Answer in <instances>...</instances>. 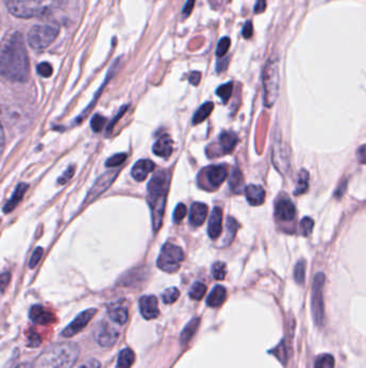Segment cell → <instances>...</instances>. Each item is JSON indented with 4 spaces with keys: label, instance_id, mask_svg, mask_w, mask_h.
Here are the masks:
<instances>
[{
    "label": "cell",
    "instance_id": "ba28073f",
    "mask_svg": "<svg viewBox=\"0 0 366 368\" xmlns=\"http://www.w3.org/2000/svg\"><path fill=\"white\" fill-rule=\"evenodd\" d=\"M325 276L318 273L314 277L312 289V312L317 326H321L324 322V303H323V286Z\"/></svg>",
    "mask_w": 366,
    "mask_h": 368
},
{
    "label": "cell",
    "instance_id": "681fc988",
    "mask_svg": "<svg viewBox=\"0 0 366 368\" xmlns=\"http://www.w3.org/2000/svg\"><path fill=\"white\" fill-rule=\"evenodd\" d=\"M195 8V0H187V3L185 4L184 6V9H182V17H188L190 15V13L192 12V10H194Z\"/></svg>",
    "mask_w": 366,
    "mask_h": 368
},
{
    "label": "cell",
    "instance_id": "ffe728a7",
    "mask_svg": "<svg viewBox=\"0 0 366 368\" xmlns=\"http://www.w3.org/2000/svg\"><path fill=\"white\" fill-rule=\"evenodd\" d=\"M207 206L202 203L192 204L189 215V222L192 226L198 227L204 223L207 215Z\"/></svg>",
    "mask_w": 366,
    "mask_h": 368
},
{
    "label": "cell",
    "instance_id": "2e32d148",
    "mask_svg": "<svg viewBox=\"0 0 366 368\" xmlns=\"http://www.w3.org/2000/svg\"><path fill=\"white\" fill-rule=\"evenodd\" d=\"M108 317L115 323L120 325H124L128 321V309L123 300L112 303L107 307Z\"/></svg>",
    "mask_w": 366,
    "mask_h": 368
},
{
    "label": "cell",
    "instance_id": "b9f144b4",
    "mask_svg": "<svg viewBox=\"0 0 366 368\" xmlns=\"http://www.w3.org/2000/svg\"><path fill=\"white\" fill-rule=\"evenodd\" d=\"M236 230H237V222L233 218H228V220H227V232H228L227 238H229V236H230V242L234 238V236L236 234ZM226 244L228 245V240L226 241Z\"/></svg>",
    "mask_w": 366,
    "mask_h": 368
},
{
    "label": "cell",
    "instance_id": "3957f363",
    "mask_svg": "<svg viewBox=\"0 0 366 368\" xmlns=\"http://www.w3.org/2000/svg\"><path fill=\"white\" fill-rule=\"evenodd\" d=\"M79 356L76 344H58L49 347L36 360L35 368H72Z\"/></svg>",
    "mask_w": 366,
    "mask_h": 368
},
{
    "label": "cell",
    "instance_id": "74e56055",
    "mask_svg": "<svg viewBox=\"0 0 366 368\" xmlns=\"http://www.w3.org/2000/svg\"><path fill=\"white\" fill-rule=\"evenodd\" d=\"M105 123H106L105 118H103V116L100 114H96V115H94V118L91 119V122H90L91 129H93L95 132H100L103 129Z\"/></svg>",
    "mask_w": 366,
    "mask_h": 368
},
{
    "label": "cell",
    "instance_id": "680465c9",
    "mask_svg": "<svg viewBox=\"0 0 366 368\" xmlns=\"http://www.w3.org/2000/svg\"><path fill=\"white\" fill-rule=\"evenodd\" d=\"M4 148H5V132H4L2 124H0V155L3 154Z\"/></svg>",
    "mask_w": 366,
    "mask_h": 368
},
{
    "label": "cell",
    "instance_id": "bcb514c9",
    "mask_svg": "<svg viewBox=\"0 0 366 368\" xmlns=\"http://www.w3.org/2000/svg\"><path fill=\"white\" fill-rule=\"evenodd\" d=\"M27 337H28V346L29 347H38L41 344V338L40 336L35 333L34 330H29L28 334H27Z\"/></svg>",
    "mask_w": 366,
    "mask_h": 368
},
{
    "label": "cell",
    "instance_id": "1f68e13d",
    "mask_svg": "<svg viewBox=\"0 0 366 368\" xmlns=\"http://www.w3.org/2000/svg\"><path fill=\"white\" fill-rule=\"evenodd\" d=\"M206 292V286L201 283V282H196L192 284V286L189 290V296L191 299L194 300H200L203 298V296L205 295Z\"/></svg>",
    "mask_w": 366,
    "mask_h": 368
},
{
    "label": "cell",
    "instance_id": "e575fe53",
    "mask_svg": "<svg viewBox=\"0 0 366 368\" xmlns=\"http://www.w3.org/2000/svg\"><path fill=\"white\" fill-rule=\"evenodd\" d=\"M305 262L302 259V261L298 262L296 267H295V280L297 283L302 284L304 282L305 279Z\"/></svg>",
    "mask_w": 366,
    "mask_h": 368
},
{
    "label": "cell",
    "instance_id": "7dc6e473",
    "mask_svg": "<svg viewBox=\"0 0 366 368\" xmlns=\"http://www.w3.org/2000/svg\"><path fill=\"white\" fill-rule=\"evenodd\" d=\"M253 34V27H252V23L251 21H247L245 23V25L243 26L242 29V35L245 39H250L252 37Z\"/></svg>",
    "mask_w": 366,
    "mask_h": 368
},
{
    "label": "cell",
    "instance_id": "db71d44e",
    "mask_svg": "<svg viewBox=\"0 0 366 368\" xmlns=\"http://www.w3.org/2000/svg\"><path fill=\"white\" fill-rule=\"evenodd\" d=\"M200 80H201V74L199 71H192L189 76V82L192 85H198L200 83Z\"/></svg>",
    "mask_w": 366,
    "mask_h": 368
},
{
    "label": "cell",
    "instance_id": "f1b7e54d",
    "mask_svg": "<svg viewBox=\"0 0 366 368\" xmlns=\"http://www.w3.org/2000/svg\"><path fill=\"white\" fill-rule=\"evenodd\" d=\"M134 353L131 349H124L117 358L116 368H130L134 362Z\"/></svg>",
    "mask_w": 366,
    "mask_h": 368
},
{
    "label": "cell",
    "instance_id": "277c9868",
    "mask_svg": "<svg viewBox=\"0 0 366 368\" xmlns=\"http://www.w3.org/2000/svg\"><path fill=\"white\" fill-rule=\"evenodd\" d=\"M263 98L265 107L271 108L275 104L279 93V57L273 54L265 62L263 69Z\"/></svg>",
    "mask_w": 366,
    "mask_h": 368
},
{
    "label": "cell",
    "instance_id": "9c48e42d",
    "mask_svg": "<svg viewBox=\"0 0 366 368\" xmlns=\"http://www.w3.org/2000/svg\"><path fill=\"white\" fill-rule=\"evenodd\" d=\"M97 309L95 308H90L87 310H84L83 312H81L80 315L73 320L70 324L61 331V336L63 337H72L77 335L78 333L83 329L88 323L90 322V320L94 318V316L96 315Z\"/></svg>",
    "mask_w": 366,
    "mask_h": 368
},
{
    "label": "cell",
    "instance_id": "4fadbf2b",
    "mask_svg": "<svg viewBox=\"0 0 366 368\" xmlns=\"http://www.w3.org/2000/svg\"><path fill=\"white\" fill-rule=\"evenodd\" d=\"M118 339L117 330L112 328L107 323H101L96 334L97 343L101 347H111Z\"/></svg>",
    "mask_w": 366,
    "mask_h": 368
},
{
    "label": "cell",
    "instance_id": "f35d334b",
    "mask_svg": "<svg viewBox=\"0 0 366 368\" xmlns=\"http://www.w3.org/2000/svg\"><path fill=\"white\" fill-rule=\"evenodd\" d=\"M212 275L216 280H224L226 277V265L222 262H217L212 267Z\"/></svg>",
    "mask_w": 366,
    "mask_h": 368
},
{
    "label": "cell",
    "instance_id": "f546056e",
    "mask_svg": "<svg viewBox=\"0 0 366 368\" xmlns=\"http://www.w3.org/2000/svg\"><path fill=\"white\" fill-rule=\"evenodd\" d=\"M308 182H309V174L307 170L302 169L298 176L297 187L294 192L295 195L304 194L308 190Z\"/></svg>",
    "mask_w": 366,
    "mask_h": 368
},
{
    "label": "cell",
    "instance_id": "603a6c76",
    "mask_svg": "<svg viewBox=\"0 0 366 368\" xmlns=\"http://www.w3.org/2000/svg\"><path fill=\"white\" fill-rule=\"evenodd\" d=\"M227 298V290L226 288H224L223 285H216L215 288L212 290V292L209 293V295L207 296L206 299V304L207 306L209 307H219L225 303Z\"/></svg>",
    "mask_w": 366,
    "mask_h": 368
},
{
    "label": "cell",
    "instance_id": "8992f818",
    "mask_svg": "<svg viewBox=\"0 0 366 368\" xmlns=\"http://www.w3.org/2000/svg\"><path fill=\"white\" fill-rule=\"evenodd\" d=\"M59 35V27L51 24H39L32 26L27 34V42L33 50H44L56 40Z\"/></svg>",
    "mask_w": 366,
    "mask_h": 368
},
{
    "label": "cell",
    "instance_id": "4316f807",
    "mask_svg": "<svg viewBox=\"0 0 366 368\" xmlns=\"http://www.w3.org/2000/svg\"><path fill=\"white\" fill-rule=\"evenodd\" d=\"M213 109H214L213 103L206 102L205 104H203L195 113L194 119H192V124L197 125V124H200L201 122H203L204 120H206L208 118V115L212 113Z\"/></svg>",
    "mask_w": 366,
    "mask_h": 368
},
{
    "label": "cell",
    "instance_id": "f5cc1de1",
    "mask_svg": "<svg viewBox=\"0 0 366 368\" xmlns=\"http://www.w3.org/2000/svg\"><path fill=\"white\" fill-rule=\"evenodd\" d=\"M228 62H229V58L228 57H225V58H222L221 60L217 61V65H216V71L219 74V73H223V71H225L227 69V66H228Z\"/></svg>",
    "mask_w": 366,
    "mask_h": 368
},
{
    "label": "cell",
    "instance_id": "91938a15",
    "mask_svg": "<svg viewBox=\"0 0 366 368\" xmlns=\"http://www.w3.org/2000/svg\"><path fill=\"white\" fill-rule=\"evenodd\" d=\"M360 153H361V161L362 163H364V147L363 146L360 149Z\"/></svg>",
    "mask_w": 366,
    "mask_h": 368
},
{
    "label": "cell",
    "instance_id": "60d3db41",
    "mask_svg": "<svg viewBox=\"0 0 366 368\" xmlns=\"http://www.w3.org/2000/svg\"><path fill=\"white\" fill-rule=\"evenodd\" d=\"M36 71H38V74L41 77L50 78L53 74V67L51 66L50 62L43 61V62H40V64L36 66Z\"/></svg>",
    "mask_w": 366,
    "mask_h": 368
},
{
    "label": "cell",
    "instance_id": "d4e9b609",
    "mask_svg": "<svg viewBox=\"0 0 366 368\" xmlns=\"http://www.w3.org/2000/svg\"><path fill=\"white\" fill-rule=\"evenodd\" d=\"M229 184H230V190L234 194H242L245 192V182H244V177L241 173L239 168H234L233 172L230 176V180H229Z\"/></svg>",
    "mask_w": 366,
    "mask_h": 368
},
{
    "label": "cell",
    "instance_id": "7402d4cb",
    "mask_svg": "<svg viewBox=\"0 0 366 368\" xmlns=\"http://www.w3.org/2000/svg\"><path fill=\"white\" fill-rule=\"evenodd\" d=\"M27 190H28V184H26V183H20V184H18L16 186L15 191H14V193H13L11 198L9 199V202L5 205L4 212L5 213H10V212H12L15 209L16 206L18 204H20V202L23 199V197H24V195H25V193H26Z\"/></svg>",
    "mask_w": 366,
    "mask_h": 368
},
{
    "label": "cell",
    "instance_id": "d6986e66",
    "mask_svg": "<svg viewBox=\"0 0 366 368\" xmlns=\"http://www.w3.org/2000/svg\"><path fill=\"white\" fill-rule=\"evenodd\" d=\"M153 152L155 155L168 158L171 156L173 152V140L168 135H163L160 137L153 147Z\"/></svg>",
    "mask_w": 366,
    "mask_h": 368
},
{
    "label": "cell",
    "instance_id": "d6a6232c",
    "mask_svg": "<svg viewBox=\"0 0 366 368\" xmlns=\"http://www.w3.org/2000/svg\"><path fill=\"white\" fill-rule=\"evenodd\" d=\"M335 361L331 354H322L317 357L315 368H334Z\"/></svg>",
    "mask_w": 366,
    "mask_h": 368
},
{
    "label": "cell",
    "instance_id": "7c38bea8",
    "mask_svg": "<svg viewBox=\"0 0 366 368\" xmlns=\"http://www.w3.org/2000/svg\"><path fill=\"white\" fill-rule=\"evenodd\" d=\"M139 305H140L141 315L144 319L153 320L156 319L159 316L158 300L156 298V296L154 295L142 296L140 298Z\"/></svg>",
    "mask_w": 366,
    "mask_h": 368
},
{
    "label": "cell",
    "instance_id": "94428289",
    "mask_svg": "<svg viewBox=\"0 0 366 368\" xmlns=\"http://www.w3.org/2000/svg\"><path fill=\"white\" fill-rule=\"evenodd\" d=\"M16 368H32V367L29 364H22L20 366H17Z\"/></svg>",
    "mask_w": 366,
    "mask_h": 368
},
{
    "label": "cell",
    "instance_id": "836d02e7",
    "mask_svg": "<svg viewBox=\"0 0 366 368\" xmlns=\"http://www.w3.org/2000/svg\"><path fill=\"white\" fill-rule=\"evenodd\" d=\"M314 220L309 217H305L303 220L301 221L300 223V229H301V234L308 237L313 231V227H314Z\"/></svg>",
    "mask_w": 366,
    "mask_h": 368
},
{
    "label": "cell",
    "instance_id": "11a10c76",
    "mask_svg": "<svg viewBox=\"0 0 366 368\" xmlns=\"http://www.w3.org/2000/svg\"><path fill=\"white\" fill-rule=\"evenodd\" d=\"M127 109H128V106H124L123 108H122V109H121V111L120 112H118V114L116 115V118L114 119V121H112L111 122V124H109L108 125V127H107V131H111L112 130V128H113V126H114V125H115V123L118 121V120H120L121 118H122V116H123V114L127 111Z\"/></svg>",
    "mask_w": 366,
    "mask_h": 368
},
{
    "label": "cell",
    "instance_id": "6125c7cd",
    "mask_svg": "<svg viewBox=\"0 0 366 368\" xmlns=\"http://www.w3.org/2000/svg\"><path fill=\"white\" fill-rule=\"evenodd\" d=\"M0 27H2V21H0Z\"/></svg>",
    "mask_w": 366,
    "mask_h": 368
},
{
    "label": "cell",
    "instance_id": "f907efd6",
    "mask_svg": "<svg viewBox=\"0 0 366 368\" xmlns=\"http://www.w3.org/2000/svg\"><path fill=\"white\" fill-rule=\"evenodd\" d=\"M273 353L275 354V355L279 358L280 361H282V362H283V361L286 360V355H287V353L285 352V346H283V344H282V343H281L280 345H278V347H277L275 350H274Z\"/></svg>",
    "mask_w": 366,
    "mask_h": 368
},
{
    "label": "cell",
    "instance_id": "52a82bcc",
    "mask_svg": "<svg viewBox=\"0 0 366 368\" xmlns=\"http://www.w3.org/2000/svg\"><path fill=\"white\" fill-rule=\"evenodd\" d=\"M184 258V251L180 247L166 244L162 247L161 253L157 259V266L161 271L172 274L178 271Z\"/></svg>",
    "mask_w": 366,
    "mask_h": 368
},
{
    "label": "cell",
    "instance_id": "ee69618b",
    "mask_svg": "<svg viewBox=\"0 0 366 368\" xmlns=\"http://www.w3.org/2000/svg\"><path fill=\"white\" fill-rule=\"evenodd\" d=\"M43 255V249L41 247H38L34 251L30 257V262H29V267L30 268H34L38 263L40 262V259Z\"/></svg>",
    "mask_w": 366,
    "mask_h": 368
},
{
    "label": "cell",
    "instance_id": "9f6ffc18",
    "mask_svg": "<svg viewBox=\"0 0 366 368\" xmlns=\"http://www.w3.org/2000/svg\"><path fill=\"white\" fill-rule=\"evenodd\" d=\"M79 368H100V363L97 360H89L86 363L82 364Z\"/></svg>",
    "mask_w": 366,
    "mask_h": 368
},
{
    "label": "cell",
    "instance_id": "484cf974",
    "mask_svg": "<svg viewBox=\"0 0 366 368\" xmlns=\"http://www.w3.org/2000/svg\"><path fill=\"white\" fill-rule=\"evenodd\" d=\"M219 140H221V147L224 153H229L236 146L237 136L233 131H224L219 137Z\"/></svg>",
    "mask_w": 366,
    "mask_h": 368
},
{
    "label": "cell",
    "instance_id": "8fae6325",
    "mask_svg": "<svg viewBox=\"0 0 366 368\" xmlns=\"http://www.w3.org/2000/svg\"><path fill=\"white\" fill-rule=\"evenodd\" d=\"M296 207L287 197H280L275 204V217L278 221L287 222L296 218Z\"/></svg>",
    "mask_w": 366,
    "mask_h": 368
},
{
    "label": "cell",
    "instance_id": "4dcf8cb0",
    "mask_svg": "<svg viewBox=\"0 0 366 368\" xmlns=\"http://www.w3.org/2000/svg\"><path fill=\"white\" fill-rule=\"evenodd\" d=\"M232 91H233V82H231V81H230V82H227V83L219 86L217 88L216 94L223 101L224 104H227L228 101L230 99Z\"/></svg>",
    "mask_w": 366,
    "mask_h": 368
},
{
    "label": "cell",
    "instance_id": "c3c4849f",
    "mask_svg": "<svg viewBox=\"0 0 366 368\" xmlns=\"http://www.w3.org/2000/svg\"><path fill=\"white\" fill-rule=\"evenodd\" d=\"M11 280L10 273H3L0 275V292H4Z\"/></svg>",
    "mask_w": 366,
    "mask_h": 368
},
{
    "label": "cell",
    "instance_id": "f6af8a7d",
    "mask_svg": "<svg viewBox=\"0 0 366 368\" xmlns=\"http://www.w3.org/2000/svg\"><path fill=\"white\" fill-rule=\"evenodd\" d=\"M76 173V168L75 166H69V168L66 170L65 173H63V175L58 179V184H66L70 179L73 177V175H75Z\"/></svg>",
    "mask_w": 366,
    "mask_h": 368
},
{
    "label": "cell",
    "instance_id": "e0dca14e",
    "mask_svg": "<svg viewBox=\"0 0 366 368\" xmlns=\"http://www.w3.org/2000/svg\"><path fill=\"white\" fill-rule=\"evenodd\" d=\"M155 168V164L150 159H141L136 161L131 170V176L135 181L142 182L148 176L153 172Z\"/></svg>",
    "mask_w": 366,
    "mask_h": 368
},
{
    "label": "cell",
    "instance_id": "cb8c5ba5",
    "mask_svg": "<svg viewBox=\"0 0 366 368\" xmlns=\"http://www.w3.org/2000/svg\"><path fill=\"white\" fill-rule=\"evenodd\" d=\"M273 161L275 164L276 168L280 173H285L288 169L289 161L287 158V154L285 153V150L281 148V145L277 142L273 149Z\"/></svg>",
    "mask_w": 366,
    "mask_h": 368
},
{
    "label": "cell",
    "instance_id": "816d5d0a",
    "mask_svg": "<svg viewBox=\"0 0 366 368\" xmlns=\"http://www.w3.org/2000/svg\"><path fill=\"white\" fill-rule=\"evenodd\" d=\"M265 9H267V0H257L253 8V12L255 14H260L265 11Z\"/></svg>",
    "mask_w": 366,
    "mask_h": 368
},
{
    "label": "cell",
    "instance_id": "7a4b0ae2",
    "mask_svg": "<svg viewBox=\"0 0 366 368\" xmlns=\"http://www.w3.org/2000/svg\"><path fill=\"white\" fill-rule=\"evenodd\" d=\"M169 173L161 170V172L154 175L148 185V202L152 210L153 226L155 231H157L161 227L169 191Z\"/></svg>",
    "mask_w": 366,
    "mask_h": 368
},
{
    "label": "cell",
    "instance_id": "9a60e30c",
    "mask_svg": "<svg viewBox=\"0 0 366 368\" xmlns=\"http://www.w3.org/2000/svg\"><path fill=\"white\" fill-rule=\"evenodd\" d=\"M228 177V169L225 165L210 166L206 170V178L208 183L214 188L221 186Z\"/></svg>",
    "mask_w": 366,
    "mask_h": 368
},
{
    "label": "cell",
    "instance_id": "6da1fadb",
    "mask_svg": "<svg viewBox=\"0 0 366 368\" xmlns=\"http://www.w3.org/2000/svg\"><path fill=\"white\" fill-rule=\"evenodd\" d=\"M0 76L14 83H25L29 79V57L20 31L7 32L0 42Z\"/></svg>",
    "mask_w": 366,
    "mask_h": 368
},
{
    "label": "cell",
    "instance_id": "30bf717a",
    "mask_svg": "<svg viewBox=\"0 0 366 368\" xmlns=\"http://www.w3.org/2000/svg\"><path fill=\"white\" fill-rule=\"evenodd\" d=\"M117 175H118V170H111V172H107V173L103 174L100 178H98V180L96 181L94 186L91 187V190L89 191L86 199H85V203L89 204L93 200H95L96 198H98V197L102 193H104L114 182Z\"/></svg>",
    "mask_w": 366,
    "mask_h": 368
},
{
    "label": "cell",
    "instance_id": "ac0fdd59",
    "mask_svg": "<svg viewBox=\"0 0 366 368\" xmlns=\"http://www.w3.org/2000/svg\"><path fill=\"white\" fill-rule=\"evenodd\" d=\"M222 221H223V211L219 207H215L210 214L208 221L207 232L210 239H217L221 236L222 232Z\"/></svg>",
    "mask_w": 366,
    "mask_h": 368
},
{
    "label": "cell",
    "instance_id": "8d00e7d4",
    "mask_svg": "<svg viewBox=\"0 0 366 368\" xmlns=\"http://www.w3.org/2000/svg\"><path fill=\"white\" fill-rule=\"evenodd\" d=\"M229 48H230V39L228 37H223L221 40H219L217 48H216V55L217 57H223L225 56L227 52L229 51Z\"/></svg>",
    "mask_w": 366,
    "mask_h": 368
},
{
    "label": "cell",
    "instance_id": "44dd1931",
    "mask_svg": "<svg viewBox=\"0 0 366 368\" xmlns=\"http://www.w3.org/2000/svg\"><path fill=\"white\" fill-rule=\"evenodd\" d=\"M245 193L247 200H248L251 206H260L264 203L265 192L262 186L250 184L245 187Z\"/></svg>",
    "mask_w": 366,
    "mask_h": 368
},
{
    "label": "cell",
    "instance_id": "83f0119b",
    "mask_svg": "<svg viewBox=\"0 0 366 368\" xmlns=\"http://www.w3.org/2000/svg\"><path fill=\"white\" fill-rule=\"evenodd\" d=\"M199 323H200V319L199 318H194L185 326V328L182 329L181 334H180V344L181 345L187 344L189 340L192 338V336L195 335L196 330L198 329Z\"/></svg>",
    "mask_w": 366,
    "mask_h": 368
},
{
    "label": "cell",
    "instance_id": "7bdbcfd3",
    "mask_svg": "<svg viewBox=\"0 0 366 368\" xmlns=\"http://www.w3.org/2000/svg\"><path fill=\"white\" fill-rule=\"evenodd\" d=\"M186 213H187L186 206L184 204H178L177 207L174 210V213H173V219H174V222L179 223L182 219L186 217Z\"/></svg>",
    "mask_w": 366,
    "mask_h": 368
},
{
    "label": "cell",
    "instance_id": "ab89813d",
    "mask_svg": "<svg viewBox=\"0 0 366 368\" xmlns=\"http://www.w3.org/2000/svg\"><path fill=\"white\" fill-rule=\"evenodd\" d=\"M127 158V154L126 153H118V154H115L113 156H111L109 158H107V160L105 161V166L106 167H118L121 166L124 161L126 160Z\"/></svg>",
    "mask_w": 366,
    "mask_h": 368
},
{
    "label": "cell",
    "instance_id": "d590c367",
    "mask_svg": "<svg viewBox=\"0 0 366 368\" xmlns=\"http://www.w3.org/2000/svg\"><path fill=\"white\" fill-rule=\"evenodd\" d=\"M179 297V291L176 288H170L162 294V300L164 304H173Z\"/></svg>",
    "mask_w": 366,
    "mask_h": 368
},
{
    "label": "cell",
    "instance_id": "5b68a950",
    "mask_svg": "<svg viewBox=\"0 0 366 368\" xmlns=\"http://www.w3.org/2000/svg\"><path fill=\"white\" fill-rule=\"evenodd\" d=\"M57 0H6L8 10L20 19H31L49 12Z\"/></svg>",
    "mask_w": 366,
    "mask_h": 368
},
{
    "label": "cell",
    "instance_id": "6f0895ef",
    "mask_svg": "<svg viewBox=\"0 0 366 368\" xmlns=\"http://www.w3.org/2000/svg\"><path fill=\"white\" fill-rule=\"evenodd\" d=\"M224 3H225V0H208L209 6L212 7L214 10H219V9H222V7L224 6Z\"/></svg>",
    "mask_w": 366,
    "mask_h": 368
},
{
    "label": "cell",
    "instance_id": "5bb4252c",
    "mask_svg": "<svg viewBox=\"0 0 366 368\" xmlns=\"http://www.w3.org/2000/svg\"><path fill=\"white\" fill-rule=\"evenodd\" d=\"M30 320L39 325H49L55 322V316L40 305H34L29 311Z\"/></svg>",
    "mask_w": 366,
    "mask_h": 368
}]
</instances>
